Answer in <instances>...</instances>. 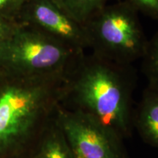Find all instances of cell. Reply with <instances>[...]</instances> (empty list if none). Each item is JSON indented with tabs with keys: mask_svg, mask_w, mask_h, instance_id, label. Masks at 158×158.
Returning a JSON list of instances; mask_svg holds the SVG:
<instances>
[{
	"mask_svg": "<svg viewBox=\"0 0 158 158\" xmlns=\"http://www.w3.org/2000/svg\"><path fill=\"white\" fill-rule=\"evenodd\" d=\"M137 83L132 65L83 53L65 76L59 105L92 116L125 141L133 135V92Z\"/></svg>",
	"mask_w": 158,
	"mask_h": 158,
	"instance_id": "obj_1",
	"label": "cell"
},
{
	"mask_svg": "<svg viewBox=\"0 0 158 158\" xmlns=\"http://www.w3.org/2000/svg\"><path fill=\"white\" fill-rule=\"evenodd\" d=\"M83 53L20 23L12 36L0 45V70L28 78H64Z\"/></svg>",
	"mask_w": 158,
	"mask_h": 158,
	"instance_id": "obj_2",
	"label": "cell"
},
{
	"mask_svg": "<svg viewBox=\"0 0 158 158\" xmlns=\"http://www.w3.org/2000/svg\"><path fill=\"white\" fill-rule=\"evenodd\" d=\"M138 14L122 1L100 10L84 25L92 54L122 65L141 59L148 40Z\"/></svg>",
	"mask_w": 158,
	"mask_h": 158,
	"instance_id": "obj_3",
	"label": "cell"
},
{
	"mask_svg": "<svg viewBox=\"0 0 158 158\" xmlns=\"http://www.w3.org/2000/svg\"><path fill=\"white\" fill-rule=\"evenodd\" d=\"M56 119L76 158H130L124 140L88 114L58 106Z\"/></svg>",
	"mask_w": 158,
	"mask_h": 158,
	"instance_id": "obj_4",
	"label": "cell"
},
{
	"mask_svg": "<svg viewBox=\"0 0 158 158\" xmlns=\"http://www.w3.org/2000/svg\"><path fill=\"white\" fill-rule=\"evenodd\" d=\"M18 21L78 53L89 49L84 26L73 19L55 0H25Z\"/></svg>",
	"mask_w": 158,
	"mask_h": 158,
	"instance_id": "obj_5",
	"label": "cell"
},
{
	"mask_svg": "<svg viewBox=\"0 0 158 158\" xmlns=\"http://www.w3.org/2000/svg\"><path fill=\"white\" fill-rule=\"evenodd\" d=\"M133 129L144 143L158 149V92L147 86L134 108Z\"/></svg>",
	"mask_w": 158,
	"mask_h": 158,
	"instance_id": "obj_6",
	"label": "cell"
},
{
	"mask_svg": "<svg viewBox=\"0 0 158 158\" xmlns=\"http://www.w3.org/2000/svg\"><path fill=\"white\" fill-rule=\"evenodd\" d=\"M45 133L35 158H76L67 141L56 117L54 124Z\"/></svg>",
	"mask_w": 158,
	"mask_h": 158,
	"instance_id": "obj_7",
	"label": "cell"
},
{
	"mask_svg": "<svg viewBox=\"0 0 158 158\" xmlns=\"http://www.w3.org/2000/svg\"><path fill=\"white\" fill-rule=\"evenodd\" d=\"M73 19L83 25L105 6L117 0H55Z\"/></svg>",
	"mask_w": 158,
	"mask_h": 158,
	"instance_id": "obj_8",
	"label": "cell"
},
{
	"mask_svg": "<svg viewBox=\"0 0 158 158\" xmlns=\"http://www.w3.org/2000/svg\"><path fill=\"white\" fill-rule=\"evenodd\" d=\"M141 59V70L147 80V86L158 92V29L152 37L148 40Z\"/></svg>",
	"mask_w": 158,
	"mask_h": 158,
	"instance_id": "obj_9",
	"label": "cell"
},
{
	"mask_svg": "<svg viewBox=\"0 0 158 158\" xmlns=\"http://www.w3.org/2000/svg\"><path fill=\"white\" fill-rule=\"evenodd\" d=\"M124 2L135 9L138 13H142L150 19L158 21V0H117Z\"/></svg>",
	"mask_w": 158,
	"mask_h": 158,
	"instance_id": "obj_10",
	"label": "cell"
},
{
	"mask_svg": "<svg viewBox=\"0 0 158 158\" xmlns=\"http://www.w3.org/2000/svg\"><path fill=\"white\" fill-rule=\"evenodd\" d=\"M25 0H0V15L18 21Z\"/></svg>",
	"mask_w": 158,
	"mask_h": 158,
	"instance_id": "obj_11",
	"label": "cell"
},
{
	"mask_svg": "<svg viewBox=\"0 0 158 158\" xmlns=\"http://www.w3.org/2000/svg\"><path fill=\"white\" fill-rule=\"evenodd\" d=\"M19 24L17 20L0 15V45L12 36Z\"/></svg>",
	"mask_w": 158,
	"mask_h": 158,
	"instance_id": "obj_12",
	"label": "cell"
},
{
	"mask_svg": "<svg viewBox=\"0 0 158 158\" xmlns=\"http://www.w3.org/2000/svg\"><path fill=\"white\" fill-rule=\"evenodd\" d=\"M2 73V70H0V73Z\"/></svg>",
	"mask_w": 158,
	"mask_h": 158,
	"instance_id": "obj_13",
	"label": "cell"
}]
</instances>
